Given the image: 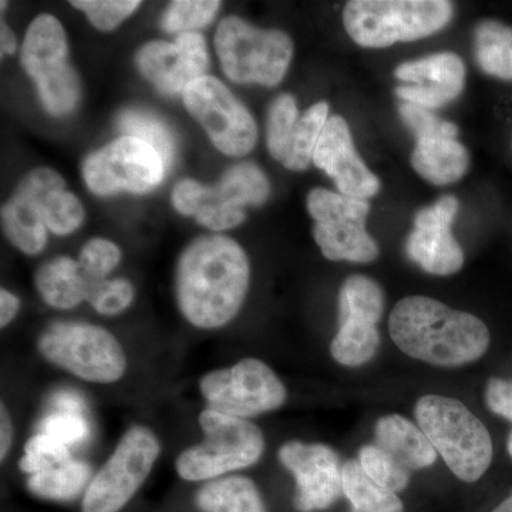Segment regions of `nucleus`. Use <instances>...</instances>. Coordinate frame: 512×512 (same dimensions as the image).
Instances as JSON below:
<instances>
[{"label": "nucleus", "instance_id": "b1692460", "mask_svg": "<svg viewBox=\"0 0 512 512\" xmlns=\"http://www.w3.org/2000/svg\"><path fill=\"white\" fill-rule=\"evenodd\" d=\"M36 288L47 305L66 311L87 301L90 281L79 261L69 256H57L40 266L36 274Z\"/></svg>", "mask_w": 512, "mask_h": 512}, {"label": "nucleus", "instance_id": "8fccbe9b", "mask_svg": "<svg viewBox=\"0 0 512 512\" xmlns=\"http://www.w3.org/2000/svg\"><path fill=\"white\" fill-rule=\"evenodd\" d=\"M511 147H512V138H511Z\"/></svg>", "mask_w": 512, "mask_h": 512}, {"label": "nucleus", "instance_id": "2eb2a0df", "mask_svg": "<svg viewBox=\"0 0 512 512\" xmlns=\"http://www.w3.org/2000/svg\"><path fill=\"white\" fill-rule=\"evenodd\" d=\"M282 466L295 477L293 505L299 512L328 510L343 495V464L333 448L292 440L279 448Z\"/></svg>", "mask_w": 512, "mask_h": 512}, {"label": "nucleus", "instance_id": "72a5a7b5", "mask_svg": "<svg viewBox=\"0 0 512 512\" xmlns=\"http://www.w3.org/2000/svg\"><path fill=\"white\" fill-rule=\"evenodd\" d=\"M360 467L365 471L367 477L373 483L386 488V490L393 491V493H400L406 490L410 481V473L404 470L399 463L389 453L376 446V444H369L363 446L359 450Z\"/></svg>", "mask_w": 512, "mask_h": 512}, {"label": "nucleus", "instance_id": "4be33fe9", "mask_svg": "<svg viewBox=\"0 0 512 512\" xmlns=\"http://www.w3.org/2000/svg\"><path fill=\"white\" fill-rule=\"evenodd\" d=\"M414 171L430 184L443 187L457 183L470 167V153L457 138L417 140L412 154Z\"/></svg>", "mask_w": 512, "mask_h": 512}, {"label": "nucleus", "instance_id": "0eeeda50", "mask_svg": "<svg viewBox=\"0 0 512 512\" xmlns=\"http://www.w3.org/2000/svg\"><path fill=\"white\" fill-rule=\"evenodd\" d=\"M214 43L222 70L234 83L274 87L291 66V37L281 30L255 28L238 16L221 20Z\"/></svg>", "mask_w": 512, "mask_h": 512}, {"label": "nucleus", "instance_id": "ea45409f", "mask_svg": "<svg viewBox=\"0 0 512 512\" xmlns=\"http://www.w3.org/2000/svg\"><path fill=\"white\" fill-rule=\"evenodd\" d=\"M400 119L409 128L417 140L434 137L457 138L458 127L450 121L439 119L431 110L413 103H403L399 106Z\"/></svg>", "mask_w": 512, "mask_h": 512}, {"label": "nucleus", "instance_id": "a878e982", "mask_svg": "<svg viewBox=\"0 0 512 512\" xmlns=\"http://www.w3.org/2000/svg\"><path fill=\"white\" fill-rule=\"evenodd\" d=\"M474 57L481 72L500 80H512V26L494 19L477 23Z\"/></svg>", "mask_w": 512, "mask_h": 512}, {"label": "nucleus", "instance_id": "7c9ffc66", "mask_svg": "<svg viewBox=\"0 0 512 512\" xmlns=\"http://www.w3.org/2000/svg\"><path fill=\"white\" fill-rule=\"evenodd\" d=\"M328 119L329 104L326 101L313 104L299 117L281 163L286 170L303 171L311 165L316 144Z\"/></svg>", "mask_w": 512, "mask_h": 512}, {"label": "nucleus", "instance_id": "2f4dec72", "mask_svg": "<svg viewBox=\"0 0 512 512\" xmlns=\"http://www.w3.org/2000/svg\"><path fill=\"white\" fill-rule=\"evenodd\" d=\"M119 127L124 136L138 138L156 148L167 168L173 165L177 150L175 137L170 127L164 120L158 119L156 114L146 110H124L120 114Z\"/></svg>", "mask_w": 512, "mask_h": 512}, {"label": "nucleus", "instance_id": "412c9836", "mask_svg": "<svg viewBox=\"0 0 512 512\" xmlns=\"http://www.w3.org/2000/svg\"><path fill=\"white\" fill-rule=\"evenodd\" d=\"M375 436L376 446L383 448L410 474L433 466L439 456L424 431L399 414L377 421Z\"/></svg>", "mask_w": 512, "mask_h": 512}, {"label": "nucleus", "instance_id": "37998d69", "mask_svg": "<svg viewBox=\"0 0 512 512\" xmlns=\"http://www.w3.org/2000/svg\"><path fill=\"white\" fill-rule=\"evenodd\" d=\"M13 436H15V429H13L12 417H10L5 404L2 403V407H0V460L2 461L9 454Z\"/></svg>", "mask_w": 512, "mask_h": 512}, {"label": "nucleus", "instance_id": "c85d7f7f", "mask_svg": "<svg viewBox=\"0 0 512 512\" xmlns=\"http://www.w3.org/2000/svg\"><path fill=\"white\" fill-rule=\"evenodd\" d=\"M384 312V292L375 279L352 275L339 291V322H357L377 325Z\"/></svg>", "mask_w": 512, "mask_h": 512}, {"label": "nucleus", "instance_id": "9d476101", "mask_svg": "<svg viewBox=\"0 0 512 512\" xmlns=\"http://www.w3.org/2000/svg\"><path fill=\"white\" fill-rule=\"evenodd\" d=\"M306 207L315 221L313 238L326 259L370 264L379 258V245L366 229L369 202L315 188Z\"/></svg>", "mask_w": 512, "mask_h": 512}, {"label": "nucleus", "instance_id": "f3484780", "mask_svg": "<svg viewBox=\"0 0 512 512\" xmlns=\"http://www.w3.org/2000/svg\"><path fill=\"white\" fill-rule=\"evenodd\" d=\"M207 43L197 32L178 35L175 42L154 40L137 53L141 74L164 96L183 94L190 84L207 76Z\"/></svg>", "mask_w": 512, "mask_h": 512}, {"label": "nucleus", "instance_id": "c03bdc74", "mask_svg": "<svg viewBox=\"0 0 512 512\" xmlns=\"http://www.w3.org/2000/svg\"><path fill=\"white\" fill-rule=\"evenodd\" d=\"M19 308V299L12 292L2 289L0 291V326L2 328H6L16 318Z\"/></svg>", "mask_w": 512, "mask_h": 512}, {"label": "nucleus", "instance_id": "4468645a", "mask_svg": "<svg viewBox=\"0 0 512 512\" xmlns=\"http://www.w3.org/2000/svg\"><path fill=\"white\" fill-rule=\"evenodd\" d=\"M183 101L221 153L242 157L254 150L258 140L254 117L220 80L201 77L187 87Z\"/></svg>", "mask_w": 512, "mask_h": 512}, {"label": "nucleus", "instance_id": "a18cd8bd", "mask_svg": "<svg viewBox=\"0 0 512 512\" xmlns=\"http://www.w3.org/2000/svg\"><path fill=\"white\" fill-rule=\"evenodd\" d=\"M53 406L56 412H84V400L79 394L73 392H59L53 397Z\"/></svg>", "mask_w": 512, "mask_h": 512}, {"label": "nucleus", "instance_id": "dca6fc26", "mask_svg": "<svg viewBox=\"0 0 512 512\" xmlns=\"http://www.w3.org/2000/svg\"><path fill=\"white\" fill-rule=\"evenodd\" d=\"M458 208L456 197L444 195L414 218V231L407 237L404 251L427 274L450 276L463 268V248L451 232Z\"/></svg>", "mask_w": 512, "mask_h": 512}, {"label": "nucleus", "instance_id": "f8f14e48", "mask_svg": "<svg viewBox=\"0 0 512 512\" xmlns=\"http://www.w3.org/2000/svg\"><path fill=\"white\" fill-rule=\"evenodd\" d=\"M200 392L208 409L245 420L278 410L288 397L274 370L252 357L202 376Z\"/></svg>", "mask_w": 512, "mask_h": 512}, {"label": "nucleus", "instance_id": "79ce46f5", "mask_svg": "<svg viewBox=\"0 0 512 512\" xmlns=\"http://www.w3.org/2000/svg\"><path fill=\"white\" fill-rule=\"evenodd\" d=\"M485 403L491 412L512 421V380L491 377L485 387Z\"/></svg>", "mask_w": 512, "mask_h": 512}, {"label": "nucleus", "instance_id": "6e6552de", "mask_svg": "<svg viewBox=\"0 0 512 512\" xmlns=\"http://www.w3.org/2000/svg\"><path fill=\"white\" fill-rule=\"evenodd\" d=\"M47 362L92 383H114L127 370V356L109 330L86 322L57 320L37 340Z\"/></svg>", "mask_w": 512, "mask_h": 512}, {"label": "nucleus", "instance_id": "ddd939ff", "mask_svg": "<svg viewBox=\"0 0 512 512\" xmlns=\"http://www.w3.org/2000/svg\"><path fill=\"white\" fill-rule=\"evenodd\" d=\"M156 148L138 138L123 136L86 158L83 178L89 190L100 197L154 190L167 173Z\"/></svg>", "mask_w": 512, "mask_h": 512}, {"label": "nucleus", "instance_id": "a19ab883", "mask_svg": "<svg viewBox=\"0 0 512 512\" xmlns=\"http://www.w3.org/2000/svg\"><path fill=\"white\" fill-rule=\"evenodd\" d=\"M40 431L70 447L89 439L90 424L83 413L55 412L43 419Z\"/></svg>", "mask_w": 512, "mask_h": 512}, {"label": "nucleus", "instance_id": "bb28decb", "mask_svg": "<svg viewBox=\"0 0 512 512\" xmlns=\"http://www.w3.org/2000/svg\"><path fill=\"white\" fill-rule=\"evenodd\" d=\"M93 477L89 464L72 458L42 473L32 474L26 485L36 497L52 501H72L86 493Z\"/></svg>", "mask_w": 512, "mask_h": 512}, {"label": "nucleus", "instance_id": "39448f33", "mask_svg": "<svg viewBox=\"0 0 512 512\" xmlns=\"http://www.w3.org/2000/svg\"><path fill=\"white\" fill-rule=\"evenodd\" d=\"M200 426L205 439L184 450L175 461L185 481H211L258 463L265 450L261 429L249 420L202 410Z\"/></svg>", "mask_w": 512, "mask_h": 512}, {"label": "nucleus", "instance_id": "49530a36", "mask_svg": "<svg viewBox=\"0 0 512 512\" xmlns=\"http://www.w3.org/2000/svg\"><path fill=\"white\" fill-rule=\"evenodd\" d=\"M0 46H2V56L13 55L16 52V37L13 35L12 30L6 25L5 20H2V30H0Z\"/></svg>", "mask_w": 512, "mask_h": 512}, {"label": "nucleus", "instance_id": "c756f323", "mask_svg": "<svg viewBox=\"0 0 512 512\" xmlns=\"http://www.w3.org/2000/svg\"><path fill=\"white\" fill-rule=\"evenodd\" d=\"M380 348V333L372 323L345 320L330 343L333 359L342 366L359 367L369 363Z\"/></svg>", "mask_w": 512, "mask_h": 512}, {"label": "nucleus", "instance_id": "aec40b11", "mask_svg": "<svg viewBox=\"0 0 512 512\" xmlns=\"http://www.w3.org/2000/svg\"><path fill=\"white\" fill-rule=\"evenodd\" d=\"M20 184L39 200L47 229L56 235H70L82 227L86 212L82 202L66 190L62 175L52 168H36Z\"/></svg>", "mask_w": 512, "mask_h": 512}, {"label": "nucleus", "instance_id": "7ed1b4c3", "mask_svg": "<svg viewBox=\"0 0 512 512\" xmlns=\"http://www.w3.org/2000/svg\"><path fill=\"white\" fill-rule=\"evenodd\" d=\"M414 416L454 476L476 483L487 473L493 461V440L483 421L463 403L427 394L414 407Z\"/></svg>", "mask_w": 512, "mask_h": 512}, {"label": "nucleus", "instance_id": "5701e85b", "mask_svg": "<svg viewBox=\"0 0 512 512\" xmlns=\"http://www.w3.org/2000/svg\"><path fill=\"white\" fill-rule=\"evenodd\" d=\"M2 228L6 238L26 255H37L47 244L42 207L35 195L19 184L15 195L2 208Z\"/></svg>", "mask_w": 512, "mask_h": 512}, {"label": "nucleus", "instance_id": "de8ad7c7", "mask_svg": "<svg viewBox=\"0 0 512 512\" xmlns=\"http://www.w3.org/2000/svg\"><path fill=\"white\" fill-rule=\"evenodd\" d=\"M493 512H512V495L510 497L505 498L503 503L498 505L497 508Z\"/></svg>", "mask_w": 512, "mask_h": 512}, {"label": "nucleus", "instance_id": "473e14b6", "mask_svg": "<svg viewBox=\"0 0 512 512\" xmlns=\"http://www.w3.org/2000/svg\"><path fill=\"white\" fill-rule=\"evenodd\" d=\"M299 117L301 116H299L298 104L291 94H281L269 106L268 120H266V147L278 163L284 161L289 138Z\"/></svg>", "mask_w": 512, "mask_h": 512}, {"label": "nucleus", "instance_id": "c9c22d12", "mask_svg": "<svg viewBox=\"0 0 512 512\" xmlns=\"http://www.w3.org/2000/svg\"><path fill=\"white\" fill-rule=\"evenodd\" d=\"M69 460H72L69 446L50 434L39 431L25 444V454L20 458L19 468L23 473L32 476Z\"/></svg>", "mask_w": 512, "mask_h": 512}, {"label": "nucleus", "instance_id": "393cba45", "mask_svg": "<svg viewBox=\"0 0 512 512\" xmlns=\"http://www.w3.org/2000/svg\"><path fill=\"white\" fill-rule=\"evenodd\" d=\"M195 504L202 512H268L258 485L251 478H215L195 493Z\"/></svg>", "mask_w": 512, "mask_h": 512}, {"label": "nucleus", "instance_id": "cd10ccee", "mask_svg": "<svg viewBox=\"0 0 512 512\" xmlns=\"http://www.w3.org/2000/svg\"><path fill=\"white\" fill-rule=\"evenodd\" d=\"M343 495L349 501V512H404L402 500L393 491L373 483L359 461L343 463Z\"/></svg>", "mask_w": 512, "mask_h": 512}, {"label": "nucleus", "instance_id": "a211bd4d", "mask_svg": "<svg viewBox=\"0 0 512 512\" xmlns=\"http://www.w3.org/2000/svg\"><path fill=\"white\" fill-rule=\"evenodd\" d=\"M313 164L328 174L340 194L357 200H369L380 191V180L357 154L352 133L342 116L329 117L323 127Z\"/></svg>", "mask_w": 512, "mask_h": 512}, {"label": "nucleus", "instance_id": "09e8293b", "mask_svg": "<svg viewBox=\"0 0 512 512\" xmlns=\"http://www.w3.org/2000/svg\"><path fill=\"white\" fill-rule=\"evenodd\" d=\"M507 450H508V454H510V456L512 457V431L510 433V437H508Z\"/></svg>", "mask_w": 512, "mask_h": 512}, {"label": "nucleus", "instance_id": "423d86ee", "mask_svg": "<svg viewBox=\"0 0 512 512\" xmlns=\"http://www.w3.org/2000/svg\"><path fill=\"white\" fill-rule=\"evenodd\" d=\"M271 185L258 165L241 163L229 168L218 184L180 181L173 191V205L180 214L194 217L211 231H228L244 222L245 207L268 200Z\"/></svg>", "mask_w": 512, "mask_h": 512}, {"label": "nucleus", "instance_id": "f03ea898", "mask_svg": "<svg viewBox=\"0 0 512 512\" xmlns=\"http://www.w3.org/2000/svg\"><path fill=\"white\" fill-rule=\"evenodd\" d=\"M389 332L407 356L441 367L477 362L491 342L483 320L427 296H407L397 302Z\"/></svg>", "mask_w": 512, "mask_h": 512}, {"label": "nucleus", "instance_id": "e433bc0d", "mask_svg": "<svg viewBox=\"0 0 512 512\" xmlns=\"http://www.w3.org/2000/svg\"><path fill=\"white\" fill-rule=\"evenodd\" d=\"M134 286L124 278L90 282L87 301L94 311L103 316H114L126 311L134 301Z\"/></svg>", "mask_w": 512, "mask_h": 512}, {"label": "nucleus", "instance_id": "f257e3e1", "mask_svg": "<svg viewBox=\"0 0 512 512\" xmlns=\"http://www.w3.org/2000/svg\"><path fill=\"white\" fill-rule=\"evenodd\" d=\"M249 279L248 256L237 241L224 235L195 239L175 271L178 308L195 328H222L241 311Z\"/></svg>", "mask_w": 512, "mask_h": 512}, {"label": "nucleus", "instance_id": "4c0bfd02", "mask_svg": "<svg viewBox=\"0 0 512 512\" xmlns=\"http://www.w3.org/2000/svg\"><path fill=\"white\" fill-rule=\"evenodd\" d=\"M121 251L114 242L104 238L90 239L80 251V268L90 282L103 281L120 264Z\"/></svg>", "mask_w": 512, "mask_h": 512}, {"label": "nucleus", "instance_id": "20e7f679", "mask_svg": "<svg viewBox=\"0 0 512 512\" xmlns=\"http://www.w3.org/2000/svg\"><path fill=\"white\" fill-rule=\"evenodd\" d=\"M453 15L447 0H352L343 10V25L357 45L384 49L434 35Z\"/></svg>", "mask_w": 512, "mask_h": 512}, {"label": "nucleus", "instance_id": "9b49d317", "mask_svg": "<svg viewBox=\"0 0 512 512\" xmlns=\"http://www.w3.org/2000/svg\"><path fill=\"white\" fill-rule=\"evenodd\" d=\"M161 453L148 427H130L83 495L82 512H119L150 476Z\"/></svg>", "mask_w": 512, "mask_h": 512}, {"label": "nucleus", "instance_id": "f704fd0d", "mask_svg": "<svg viewBox=\"0 0 512 512\" xmlns=\"http://www.w3.org/2000/svg\"><path fill=\"white\" fill-rule=\"evenodd\" d=\"M215 0H177L171 3L161 18V28L167 33H191L210 25L220 10Z\"/></svg>", "mask_w": 512, "mask_h": 512}, {"label": "nucleus", "instance_id": "58836bf2", "mask_svg": "<svg viewBox=\"0 0 512 512\" xmlns=\"http://www.w3.org/2000/svg\"><path fill=\"white\" fill-rule=\"evenodd\" d=\"M138 0H74L73 8L82 10L94 28L109 32L136 12Z\"/></svg>", "mask_w": 512, "mask_h": 512}, {"label": "nucleus", "instance_id": "6ab92c4d", "mask_svg": "<svg viewBox=\"0 0 512 512\" xmlns=\"http://www.w3.org/2000/svg\"><path fill=\"white\" fill-rule=\"evenodd\" d=\"M394 77L404 83L396 89V96L404 103L440 109L463 93L466 66L456 53H434L400 64Z\"/></svg>", "mask_w": 512, "mask_h": 512}, {"label": "nucleus", "instance_id": "1a4fd4ad", "mask_svg": "<svg viewBox=\"0 0 512 512\" xmlns=\"http://www.w3.org/2000/svg\"><path fill=\"white\" fill-rule=\"evenodd\" d=\"M20 59L36 83L43 107L52 116H67L76 109L82 83L69 63L66 33L55 16L40 15L30 23Z\"/></svg>", "mask_w": 512, "mask_h": 512}]
</instances>
